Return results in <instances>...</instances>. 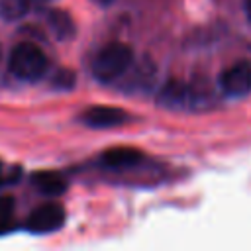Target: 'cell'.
I'll return each instance as SVG.
<instances>
[{
  "instance_id": "obj_1",
  "label": "cell",
  "mask_w": 251,
  "mask_h": 251,
  "mask_svg": "<svg viewBox=\"0 0 251 251\" xmlns=\"http://www.w3.org/2000/svg\"><path fill=\"white\" fill-rule=\"evenodd\" d=\"M131 63H133L131 47L126 45V43H120V41H112V43H106L94 55L90 71H92V76L98 82L108 84V82L120 80L122 75L129 69Z\"/></svg>"
},
{
  "instance_id": "obj_2",
  "label": "cell",
  "mask_w": 251,
  "mask_h": 251,
  "mask_svg": "<svg viewBox=\"0 0 251 251\" xmlns=\"http://www.w3.org/2000/svg\"><path fill=\"white\" fill-rule=\"evenodd\" d=\"M47 57L45 53L33 45V43H18L12 53H10V59H8V69L10 73L20 78V80H25V82H35L39 80L45 73H47Z\"/></svg>"
},
{
  "instance_id": "obj_3",
  "label": "cell",
  "mask_w": 251,
  "mask_h": 251,
  "mask_svg": "<svg viewBox=\"0 0 251 251\" xmlns=\"http://www.w3.org/2000/svg\"><path fill=\"white\" fill-rule=\"evenodd\" d=\"M220 90L229 98H241L251 92V63L237 61L222 71Z\"/></svg>"
},
{
  "instance_id": "obj_4",
  "label": "cell",
  "mask_w": 251,
  "mask_h": 251,
  "mask_svg": "<svg viewBox=\"0 0 251 251\" xmlns=\"http://www.w3.org/2000/svg\"><path fill=\"white\" fill-rule=\"evenodd\" d=\"M63 224H65V210L55 202H47L37 206L27 216L25 229L31 233H51L59 229Z\"/></svg>"
},
{
  "instance_id": "obj_5",
  "label": "cell",
  "mask_w": 251,
  "mask_h": 251,
  "mask_svg": "<svg viewBox=\"0 0 251 251\" xmlns=\"http://www.w3.org/2000/svg\"><path fill=\"white\" fill-rule=\"evenodd\" d=\"M127 114L122 108H114V106H90L86 108L80 116L78 122L84 124L86 127L92 129H108V127H118L124 122H127Z\"/></svg>"
},
{
  "instance_id": "obj_6",
  "label": "cell",
  "mask_w": 251,
  "mask_h": 251,
  "mask_svg": "<svg viewBox=\"0 0 251 251\" xmlns=\"http://www.w3.org/2000/svg\"><path fill=\"white\" fill-rule=\"evenodd\" d=\"M157 69L151 61H143V63H131L129 69L122 75V88L129 90V92H145L153 80H155Z\"/></svg>"
},
{
  "instance_id": "obj_7",
  "label": "cell",
  "mask_w": 251,
  "mask_h": 251,
  "mask_svg": "<svg viewBox=\"0 0 251 251\" xmlns=\"http://www.w3.org/2000/svg\"><path fill=\"white\" fill-rule=\"evenodd\" d=\"M143 161V153L133 147H112L100 157V163L108 169H129Z\"/></svg>"
},
{
  "instance_id": "obj_8",
  "label": "cell",
  "mask_w": 251,
  "mask_h": 251,
  "mask_svg": "<svg viewBox=\"0 0 251 251\" xmlns=\"http://www.w3.org/2000/svg\"><path fill=\"white\" fill-rule=\"evenodd\" d=\"M190 96H192L190 86L186 82H182L178 78H171L161 86V90L157 94V102L165 108H176V106L186 104L190 100Z\"/></svg>"
},
{
  "instance_id": "obj_9",
  "label": "cell",
  "mask_w": 251,
  "mask_h": 251,
  "mask_svg": "<svg viewBox=\"0 0 251 251\" xmlns=\"http://www.w3.org/2000/svg\"><path fill=\"white\" fill-rule=\"evenodd\" d=\"M31 184L45 196H59L67 190V180L53 171H39L31 175Z\"/></svg>"
},
{
  "instance_id": "obj_10",
  "label": "cell",
  "mask_w": 251,
  "mask_h": 251,
  "mask_svg": "<svg viewBox=\"0 0 251 251\" xmlns=\"http://www.w3.org/2000/svg\"><path fill=\"white\" fill-rule=\"evenodd\" d=\"M45 22H47L51 33H53L57 39H61V41L71 39V37L75 35V22H73V18H71L67 12H63V10H57V8H55V10H49L47 16H45Z\"/></svg>"
},
{
  "instance_id": "obj_11",
  "label": "cell",
  "mask_w": 251,
  "mask_h": 251,
  "mask_svg": "<svg viewBox=\"0 0 251 251\" xmlns=\"http://www.w3.org/2000/svg\"><path fill=\"white\" fill-rule=\"evenodd\" d=\"M31 4V0H0V16L6 22H16L29 12Z\"/></svg>"
},
{
  "instance_id": "obj_12",
  "label": "cell",
  "mask_w": 251,
  "mask_h": 251,
  "mask_svg": "<svg viewBox=\"0 0 251 251\" xmlns=\"http://www.w3.org/2000/svg\"><path fill=\"white\" fill-rule=\"evenodd\" d=\"M14 224V198L0 196V235L12 229Z\"/></svg>"
},
{
  "instance_id": "obj_13",
  "label": "cell",
  "mask_w": 251,
  "mask_h": 251,
  "mask_svg": "<svg viewBox=\"0 0 251 251\" xmlns=\"http://www.w3.org/2000/svg\"><path fill=\"white\" fill-rule=\"evenodd\" d=\"M53 84L59 86V88H71V86L75 84V76H73V73H69V71H59V73L53 76Z\"/></svg>"
},
{
  "instance_id": "obj_14",
  "label": "cell",
  "mask_w": 251,
  "mask_h": 251,
  "mask_svg": "<svg viewBox=\"0 0 251 251\" xmlns=\"http://www.w3.org/2000/svg\"><path fill=\"white\" fill-rule=\"evenodd\" d=\"M18 175H6L4 173V167H2V163H0V186L2 184H6V182H10V180H14Z\"/></svg>"
},
{
  "instance_id": "obj_15",
  "label": "cell",
  "mask_w": 251,
  "mask_h": 251,
  "mask_svg": "<svg viewBox=\"0 0 251 251\" xmlns=\"http://www.w3.org/2000/svg\"><path fill=\"white\" fill-rule=\"evenodd\" d=\"M243 10H245L247 18L251 20V0H243Z\"/></svg>"
},
{
  "instance_id": "obj_16",
  "label": "cell",
  "mask_w": 251,
  "mask_h": 251,
  "mask_svg": "<svg viewBox=\"0 0 251 251\" xmlns=\"http://www.w3.org/2000/svg\"><path fill=\"white\" fill-rule=\"evenodd\" d=\"M98 2H102V4H110V2H114V0H98Z\"/></svg>"
},
{
  "instance_id": "obj_17",
  "label": "cell",
  "mask_w": 251,
  "mask_h": 251,
  "mask_svg": "<svg viewBox=\"0 0 251 251\" xmlns=\"http://www.w3.org/2000/svg\"><path fill=\"white\" fill-rule=\"evenodd\" d=\"M0 57H2V45H0Z\"/></svg>"
}]
</instances>
